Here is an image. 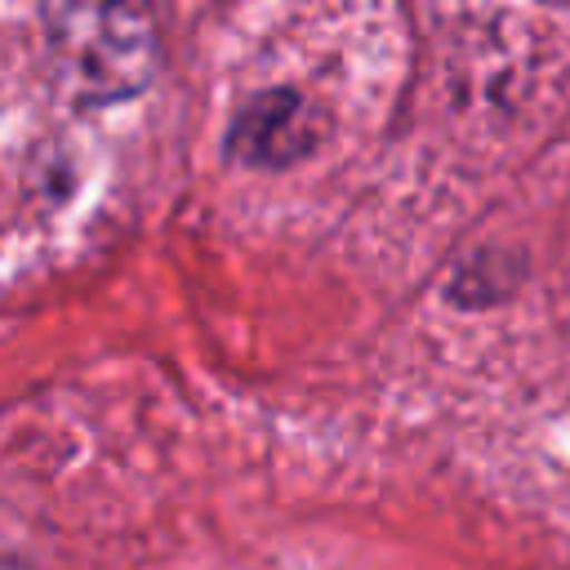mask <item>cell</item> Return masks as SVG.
I'll return each mask as SVG.
<instances>
[{
    "label": "cell",
    "instance_id": "obj_1",
    "mask_svg": "<svg viewBox=\"0 0 570 570\" xmlns=\"http://www.w3.org/2000/svg\"><path fill=\"white\" fill-rule=\"evenodd\" d=\"M49 49L85 102L129 98L151 80L156 36L138 9L53 4L45 9Z\"/></svg>",
    "mask_w": 570,
    "mask_h": 570
},
{
    "label": "cell",
    "instance_id": "obj_2",
    "mask_svg": "<svg viewBox=\"0 0 570 570\" xmlns=\"http://www.w3.org/2000/svg\"><path fill=\"white\" fill-rule=\"evenodd\" d=\"M0 570H27V566H18V561H4V557H0Z\"/></svg>",
    "mask_w": 570,
    "mask_h": 570
}]
</instances>
